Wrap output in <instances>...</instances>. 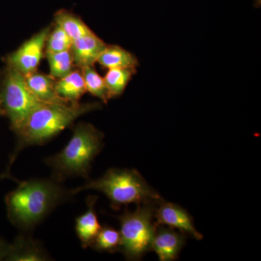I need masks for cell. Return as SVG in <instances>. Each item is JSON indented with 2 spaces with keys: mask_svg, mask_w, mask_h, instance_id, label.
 I'll return each instance as SVG.
<instances>
[{
  "mask_svg": "<svg viewBox=\"0 0 261 261\" xmlns=\"http://www.w3.org/2000/svg\"><path fill=\"white\" fill-rule=\"evenodd\" d=\"M73 196L55 178H34L19 182L5 197L8 219L15 227L30 231Z\"/></svg>",
  "mask_w": 261,
  "mask_h": 261,
  "instance_id": "1",
  "label": "cell"
},
{
  "mask_svg": "<svg viewBox=\"0 0 261 261\" xmlns=\"http://www.w3.org/2000/svg\"><path fill=\"white\" fill-rule=\"evenodd\" d=\"M101 108L99 102L42 103L29 115L17 132V144L10 159L8 171L22 149L42 145L56 137L86 113Z\"/></svg>",
  "mask_w": 261,
  "mask_h": 261,
  "instance_id": "2",
  "label": "cell"
},
{
  "mask_svg": "<svg viewBox=\"0 0 261 261\" xmlns=\"http://www.w3.org/2000/svg\"><path fill=\"white\" fill-rule=\"evenodd\" d=\"M103 140L104 135L93 125L79 123L64 149L45 160L53 178L58 181L71 176L88 179L92 163L103 148Z\"/></svg>",
  "mask_w": 261,
  "mask_h": 261,
  "instance_id": "3",
  "label": "cell"
},
{
  "mask_svg": "<svg viewBox=\"0 0 261 261\" xmlns=\"http://www.w3.org/2000/svg\"><path fill=\"white\" fill-rule=\"evenodd\" d=\"M87 190L102 192L111 201V207L116 210L130 203L139 205L149 202H161L163 200L135 169L111 168L102 177L89 180L83 186L73 189L70 192L74 196Z\"/></svg>",
  "mask_w": 261,
  "mask_h": 261,
  "instance_id": "4",
  "label": "cell"
},
{
  "mask_svg": "<svg viewBox=\"0 0 261 261\" xmlns=\"http://www.w3.org/2000/svg\"><path fill=\"white\" fill-rule=\"evenodd\" d=\"M160 202L139 205L133 211L126 210L118 217L121 245L119 251L128 260H139L151 251L152 239L157 224L154 213Z\"/></svg>",
  "mask_w": 261,
  "mask_h": 261,
  "instance_id": "5",
  "label": "cell"
},
{
  "mask_svg": "<svg viewBox=\"0 0 261 261\" xmlns=\"http://www.w3.org/2000/svg\"><path fill=\"white\" fill-rule=\"evenodd\" d=\"M0 96L4 116L10 121V128L16 134L29 115L42 103L29 89L25 75L6 65L2 71Z\"/></svg>",
  "mask_w": 261,
  "mask_h": 261,
  "instance_id": "6",
  "label": "cell"
},
{
  "mask_svg": "<svg viewBox=\"0 0 261 261\" xmlns=\"http://www.w3.org/2000/svg\"><path fill=\"white\" fill-rule=\"evenodd\" d=\"M51 27H47L23 43L18 49L7 56L5 62L24 75L37 71L45 49Z\"/></svg>",
  "mask_w": 261,
  "mask_h": 261,
  "instance_id": "7",
  "label": "cell"
},
{
  "mask_svg": "<svg viewBox=\"0 0 261 261\" xmlns=\"http://www.w3.org/2000/svg\"><path fill=\"white\" fill-rule=\"evenodd\" d=\"M154 218L157 226L166 225L168 227L176 228L195 240H202L203 239V235L196 228L191 215L176 204L163 200L157 206Z\"/></svg>",
  "mask_w": 261,
  "mask_h": 261,
  "instance_id": "8",
  "label": "cell"
},
{
  "mask_svg": "<svg viewBox=\"0 0 261 261\" xmlns=\"http://www.w3.org/2000/svg\"><path fill=\"white\" fill-rule=\"evenodd\" d=\"M186 244V234L171 227L159 225L152 239L151 250L155 252L161 261L176 260Z\"/></svg>",
  "mask_w": 261,
  "mask_h": 261,
  "instance_id": "9",
  "label": "cell"
},
{
  "mask_svg": "<svg viewBox=\"0 0 261 261\" xmlns=\"http://www.w3.org/2000/svg\"><path fill=\"white\" fill-rule=\"evenodd\" d=\"M106 45L93 32L72 41L70 50L74 65L81 68L93 66Z\"/></svg>",
  "mask_w": 261,
  "mask_h": 261,
  "instance_id": "10",
  "label": "cell"
},
{
  "mask_svg": "<svg viewBox=\"0 0 261 261\" xmlns=\"http://www.w3.org/2000/svg\"><path fill=\"white\" fill-rule=\"evenodd\" d=\"M97 197L89 196L87 197V210L75 219V232L83 248L92 246L94 239L102 226L99 224L95 211Z\"/></svg>",
  "mask_w": 261,
  "mask_h": 261,
  "instance_id": "11",
  "label": "cell"
},
{
  "mask_svg": "<svg viewBox=\"0 0 261 261\" xmlns=\"http://www.w3.org/2000/svg\"><path fill=\"white\" fill-rule=\"evenodd\" d=\"M45 249L39 242L30 237L19 235L13 244L6 260L9 261H44L49 260Z\"/></svg>",
  "mask_w": 261,
  "mask_h": 261,
  "instance_id": "12",
  "label": "cell"
},
{
  "mask_svg": "<svg viewBox=\"0 0 261 261\" xmlns=\"http://www.w3.org/2000/svg\"><path fill=\"white\" fill-rule=\"evenodd\" d=\"M29 89L36 97L44 103H70L60 97L55 87L54 79L51 75L33 72L25 75Z\"/></svg>",
  "mask_w": 261,
  "mask_h": 261,
  "instance_id": "13",
  "label": "cell"
},
{
  "mask_svg": "<svg viewBox=\"0 0 261 261\" xmlns=\"http://www.w3.org/2000/svg\"><path fill=\"white\" fill-rule=\"evenodd\" d=\"M104 68H137L138 59L135 55L118 45H106L97 60Z\"/></svg>",
  "mask_w": 261,
  "mask_h": 261,
  "instance_id": "14",
  "label": "cell"
},
{
  "mask_svg": "<svg viewBox=\"0 0 261 261\" xmlns=\"http://www.w3.org/2000/svg\"><path fill=\"white\" fill-rule=\"evenodd\" d=\"M55 87L58 95L70 103L79 102L87 92L83 75L79 70H73L59 79L55 84Z\"/></svg>",
  "mask_w": 261,
  "mask_h": 261,
  "instance_id": "15",
  "label": "cell"
},
{
  "mask_svg": "<svg viewBox=\"0 0 261 261\" xmlns=\"http://www.w3.org/2000/svg\"><path fill=\"white\" fill-rule=\"evenodd\" d=\"M54 22L72 41L92 32L82 19L65 10L57 12L54 15Z\"/></svg>",
  "mask_w": 261,
  "mask_h": 261,
  "instance_id": "16",
  "label": "cell"
},
{
  "mask_svg": "<svg viewBox=\"0 0 261 261\" xmlns=\"http://www.w3.org/2000/svg\"><path fill=\"white\" fill-rule=\"evenodd\" d=\"M136 68H111L104 77L110 99L121 95L135 74Z\"/></svg>",
  "mask_w": 261,
  "mask_h": 261,
  "instance_id": "17",
  "label": "cell"
},
{
  "mask_svg": "<svg viewBox=\"0 0 261 261\" xmlns=\"http://www.w3.org/2000/svg\"><path fill=\"white\" fill-rule=\"evenodd\" d=\"M81 69L87 92L99 98L103 102L107 103L110 97L104 78L97 73L93 66L84 67Z\"/></svg>",
  "mask_w": 261,
  "mask_h": 261,
  "instance_id": "18",
  "label": "cell"
},
{
  "mask_svg": "<svg viewBox=\"0 0 261 261\" xmlns=\"http://www.w3.org/2000/svg\"><path fill=\"white\" fill-rule=\"evenodd\" d=\"M121 235L114 228L109 226L101 227L94 239L92 247L98 252H116L119 251Z\"/></svg>",
  "mask_w": 261,
  "mask_h": 261,
  "instance_id": "19",
  "label": "cell"
},
{
  "mask_svg": "<svg viewBox=\"0 0 261 261\" xmlns=\"http://www.w3.org/2000/svg\"><path fill=\"white\" fill-rule=\"evenodd\" d=\"M46 54L49 65L50 75L53 79L59 80L73 71L74 63L70 50Z\"/></svg>",
  "mask_w": 261,
  "mask_h": 261,
  "instance_id": "20",
  "label": "cell"
},
{
  "mask_svg": "<svg viewBox=\"0 0 261 261\" xmlns=\"http://www.w3.org/2000/svg\"><path fill=\"white\" fill-rule=\"evenodd\" d=\"M72 40L63 29L55 25V28L51 29L46 42V53H60L70 50Z\"/></svg>",
  "mask_w": 261,
  "mask_h": 261,
  "instance_id": "21",
  "label": "cell"
},
{
  "mask_svg": "<svg viewBox=\"0 0 261 261\" xmlns=\"http://www.w3.org/2000/svg\"><path fill=\"white\" fill-rule=\"evenodd\" d=\"M10 250V244L0 238V260H6Z\"/></svg>",
  "mask_w": 261,
  "mask_h": 261,
  "instance_id": "22",
  "label": "cell"
},
{
  "mask_svg": "<svg viewBox=\"0 0 261 261\" xmlns=\"http://www.w3.org/2000/svg\"><path fill=\"white\" fill-rule=\"evenodd\" d=\"M2 71L0 72V84H1ZM4 116V111H3V106H2L1 96H0V116Z\"/></svg>",
  "mask_w": 261,
  "mask_h": 261,
  "instance_id": "23",
  "label": "cell"
},
{
  "mask_svg": "<svg viewBox=\"0 0 261 261\" xmlns=\"http://www.w3.org/2000/svg\"><path fill=\"white\" fill-rule=\"evenodd\" d=\"M3 178H12V179H15L14 178L10 176V173L7 172L3 173V174H0V179H3Z\"/></svg>",
  "mask_w": 261,
  "mask_h": 261,
  "instance_id": "24",
  "label": "cell"
}]
</instances>
